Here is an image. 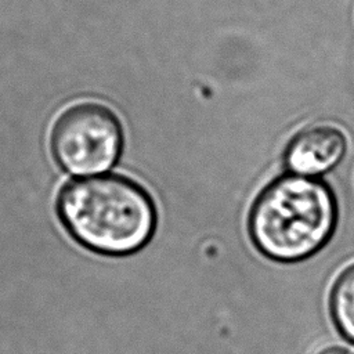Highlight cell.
Wrapping results in <instances>:
<instances>
[{
  "label": "cell",
  "instance_id": "6da1fadb",
  "mask_svg": "<svg viewBox=\"0 0 354 354\" xmlns=\"http://www.w3.org/2000/svg\"><path fill=\"white\" fill-rule=\"evenodd\" d=\"M57 207L62 224L80 245L109 256L141 249L156 224L149 195L118 174L71 181L59 192Z\"/></svg>",
  "mask_w": 354,
  "mask_h": 354
},
{
  "label": "cell",
  "instance_id": "7a4b0ae2",
  "mask_svg": "<svg viewBox=\"0 0 354 354\" xmlns=\"http://www.w3.org/2000/svg\"><path fill=\"white\" fill-rule=\"evenodd\" d=\"M336 218V201L322 181L288 176L274 181L257 198L249 232L264 256L290 263L318 252L329 241Z\"/></svg>",
  "mask_w": 354,
  "mask_h": 354
},
{
  "label": "cell",
  "instance_id": "3957f363",
  "mask_svg": "<svg viewBox=\"0 0 354 354\" xmlns=\"http://www.w3.org/2000/svg\"><path fill=\"white\" fill-rule=\"evenodd\" d=\"M122 129L113 112L97 102L66 109L51 133V151L69 173L86 176L108 170L119 158Z\"/></svg>",
  "mask_w": 354,
  "mask_h": 354
},
{
  "label": "cell",
  "instance_id": "277c9868",
  "mask_svg": "<svg viewBox=\"0 0 354 354\" xmlns=\"http://www.w3.org/2000/svg\"><path fill=\"white\" fill-rule=\"evenodd\" d=\"M346 138L332 126H315L299 133L289 144L285 162L296 176H317L332 169L344 155Z\"/></svg>",
  "mask_w": 354,
  "mask_h": 354
},
{
  "label": "cell",
  "instance_id": "5b68a950",
  "mask_svg": "<svg viewBox=\"0 0 354 354\" xmlns=\"http://www.w3.org/2000/svg\"><path fill=\"white\" fill-rule=\"evenodd\" d=\"M329 307L339 332L354 343V266L347 268L335 282Z\"/></svg>",
  "mask_w": 354,
  "mask_h": 354
},
{
  "label": "cell",
  "instance_id": "8992f818",
  "mask_svg": "<svg viewBox=\"0 0 354 354\" xmlns=\"http://www.w3.org/2000/svg\"><path fill=\"white\" fill-rule=\"evenodd\" d=\"M318 354H351V351L342 346H328L322 348Z\"/></svg>",
  "mask_w": 354,
  "mask_h": 354
}]
</instances>
